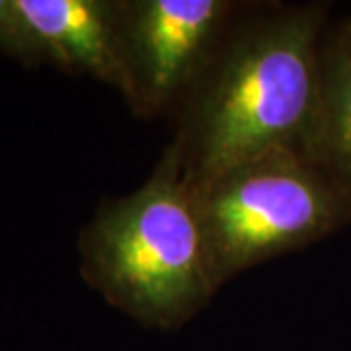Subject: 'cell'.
Wrapping results in <instances>:
<instances>
[{
    "label": "cell",
    "instance_id": "1",
    "mask_svg": "<svg viewBox=\"0 0 351 351\" xmlns=\"http://www.w3.org/2000/svg\"><path fill=\"white\" fill-rule=\"evenodd\" d=\"M322 14L285 8L228 34L186 94L174 138L182 172L199 186L271 151L314 162L322 106Z\"/></svg>",
    "mask_w": 351,
    "mask_h": 351
},
{
    "label": "cell",
    "instance_id": "2",
    "mask_svg": "<svg viewBox=\"0 0 351 351\" xmlns=\"http://www.w3.org/2000/svg\"><path fill=\"white\" fill-rule=\"evenodd\" d=\"M80 252L88 283L145 326L186 324L219 289L174 145L141 188L100 207Z\"/></svg>",
    "mask_w": 351,
    "mask_h": 351
},
{
    "label": "cell",
    "instance_id": "3",
    "mask_svg": "<svg viewBox=\"0 0 351 351\" xmlns=\"http://www.w3.org/2000/svg\"><path fill=\"white\" fill-rule=\"evenodd\" d=\"M215 283L326 237L348 193L295 151H271L191 186Z\"/></svg>",
    "mask_w": 351,
    "mask_h": 351
},
{
    "label": "cell",
    "instance_id": "4",
    "mask_svg": "<svg viewBox=\"0 0 351 351\" xmlns=\"http://www.w3.org/2000/svg\"><path fill=\"white\" fill-rule=\"evenodd\" d=\"M234 2L121 0L127 101L154 115L188 94L228 36Z\"/></svg>",
    "mask_w": 351,
    "mask_h": 351
},
{
    "label": "cell",
    "instance_id": "5",
    "mask_svg": "<svg viewBox=\"0 0 351 351\" xmlns=\"http://www.w3.org/2000/svg\"><path fill=\"white\" fill-rule=\"evenodd\" d=\"M47 61L86 73L127 96L121 0H18Z\"/></svg>",
    "mask_w": 351,
    "mask_h": 351
},
{
    "label": "cell",
    "instance_id": "6",
    "mask_svg": "<svg viewBox=\"0 0 351 351\" xmlns=\"http://www.w3.org/2000/svg\"><path fill=\"white\" fill-rule=\"evenodd\" d=\"M314 162L351 197V32L322 47V106Z\"/></svg>",
    "mask_w": 351,
    "mask_h": 351
},
{
    "label": "cell",
    "instance_id": "7",
    "mask_svg": "<svg viewBox=\"0 0 351 351\" xmlns=\"http://www.w3.org/2000/svg\"><path fill=\"white\" fill-rule=\"evenodd\" d=\"M0 49L25 64H38L47 59L18 0H0Z\"/></svg>",
    "mask_w": 351,
    "mask_h": 351
},
{
    "label": "cell",
    "instance_id": "8",
    "mask_svg": "<svg viewBox=\"0 0 351 351\" xmlns=\"http://www.w3.org/2000/svg\"><path fill=\"white\" fill-rule=\"evenodd\" d=\"M350 32H351V29H350Z\"/></svg>",
    "mask_w": 351,
    "mask_h": 351
}]
</instances>
